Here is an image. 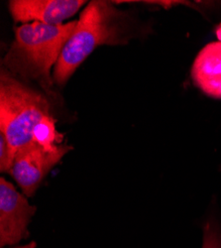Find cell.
I'll list each match as a JSON object with an SVG mask.
<instances>
[{
    "instance_id": "2",
    "label": "cell",
    "mask_w": 221,
    "mask_h": 248,
    "mask_svg": "<svg viewBox=\"0 0 221 248\" xmlns=\"http://www.w3.org/2000/svg\"><path fill=\"white\" fill-rule=\"evenodd\" d=\"M129 38L123 12L110 1L89 2L57 62L53 79L59 86H64L98 46L126 44Z\"/></svg>"
},
{
    "instance_id": "7",
    "label": "cell",
    "mask_w": 221,
    "mask_h": 248,
    "mask_svg": "<svg viewBox=\"0 0 221 248\" xmlns=\"http://www.w3.org/2000/svg\"><path fill=\"white\" fill-rule=\"evenodd\" d=\"M192 78L204 93L221 99V40L199 51L192 64Z\"/></svg>"
},
{
    "instance_id": "1",
    "label": "cell",
    "mask_w": 221,
    "mask_h": 248,
    "mask_svg": "<svg viewBox=\"0 0 221 248\" xmlns=\"http://www.w3.org/2000/svg\"><path fill=\"white\" fill-rule=\"evenodd\" d=\"M77 21L62 25L31 22L19 26L3 63L15 78L36 80L53 95L51 70L76 27Z\"/></svg>"
},
{
    "instance_id": "9",
    "label": "cell",
    "mask_w": 221,
    "mask_h": 248,
    "mask_svg": "<svg viewBox=\"0 0 221 248\" xmlns=\"http://www.w3.org/2000/svg\"><path fill=\"white\" fill-rule=\"evenodd\" d=\"M203 248H221V238L213 224L207 223L206 225Z\"/></svg>"
},
{
    "instance_id": "5",
    "label": "cell",
    "mask_w": 221,
    "mask_h": 248,
    "mask_svg": "<svg viewBox=\"0 0 221 248\" xmlns=\"http://www.w3.org/2000/svg\"><path fill=\"white\" fill-rule=\"evenodd\" d=\"M36 212L24 195L4 178L0 179V245H13L28 235L27 227Z\"/></svg>"
},
{
    "instance_id": "8",
    "label": "cell",
    "mask_w": 221,
    "mask_h": 248,
    "mask_svg": "<svg viewBox=\"0 0 221 248\" xmlns=\"http://www.w3.org/2000/svg\"><path fill=\"white\" fill-rule=\"evenodd\" d=\"M34 140L48 150L55 149L63 141V135L56 128V121L52 115L46 117L34 131Z\"/></svg>"
},
{
    "instance_id": "10",
    "label": "cell",
    "mask_w": 221,
    "mask_h": 248,
    "mask_svg": "<svg viewBox=\"0 0 221 248\" xmlns=\"http://www.w3.org/2000/svg\"><path fill=\"white\" fill-rule=\"evenodd\" d=\"M11 169V158L8 143L5 136L0 132V171L9 173Z\"/></svg>"
},
{
    "instance_id": "4",
    "label": "cell",
    "mask_w": 221,
    "mask_h": 248,
    "mask_svg": "<svg viewBox=\"0 0 221 248\" xmlns=\"http://www.w3.org/2000/svg\"><path fill=\"white\" fill-rule=\"evenodd\" d=\"M71 150L69 145H58L48 150L34 140L16 153L9 174L24 195L32 197L46 175Z\"/></svg>"
},
{
    "instance_id": "11",
    "label": "cell",
    "mask_w": 221,
    "mask_h": 248,
    "mask_svg": "<svg viewBox=\"0 0 221 248\" xmlns=\"http://www.w3.org/2000/svg\"><path fill=\"white\" fill-rule=\"evenodd\" d=\"M36 247V243L35 242H31L27 245H24V246H20V247H16V248H35Z\"/></svg>"
},
{
    "instance_id": "3",
    "label": "cell",
    "mask_w": 221,
    "mask_h": 248,
    "mask_svg": "<svg viewBox=\"0 0 221 248\" xmlns=\"http://www.w3.org/2000/svg\"><path fill=\"white\" fill-rule=\"evenodd\" d=\"M50 103L3 67L0 76V132L8 143L11 166L16 153L34 141L36 127L50 116Z\"/></svg>"
},
{
    "instance_id": "6",
    "label": "cell",
    "mask_w": 221,
    "mask_h": 248,
    "mask_svg": "<svg viewBox=\"0 0 221 248\" xmlns=\"http://www.w3.org/2000/svg\"><path fill=\"white\" fill-rule=\"evenodd\" d=\"M85 3V0H12L9 10L16 23L33 21L54 26L62 25Z\"/></svg>"
}]
</instances>
